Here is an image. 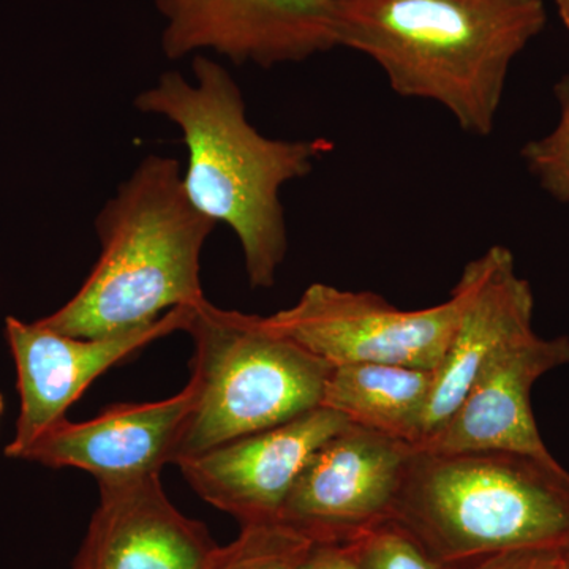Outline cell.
<instances>
[{
  "instance_id": "6da1fadb",
  "label": "cell",
  "mask_w": 569,
  "mask_h": 569,
  "mask_svg": "<svg viewBox=\"0 0 569 569\" xmlns=\"http://www.w3.org/2000/svg\"><path fill=\"white\" fill-rule=\"evenodd\" d=\"M192 70L194 82L164 71L138 93L134 107L181 130L189 156L182 174L187 197L198 211L234 231L250 284L271 288L288 250L280 192L312 173L331 142L264 137L247 119L241 88L223 66L197 54Z\"/></svg>"
},
{
  "instance_id": "7a4b0ae2",
  "label": "cell",
  "mask_w": 569,
  "mask_h": 569,
  "mask_svg": "<svg viewBox=\"0 0 569 569\" xmlns=\"http://www.w3.org/2000/svg\"><path fill=\"white\" fill-rule=\"evenodd\" d=\"M339 47L389 88L440 104L463 132L496 129L509 70L548 21L542 0H336Z\"/></svg>"
},
{
  "instance_id": "3957f363",
  "label": "cell",
  "mask_w": 569,
  "mask_h": 569,
  "mask_svg": "<svg viewBox=\"0 0 569 569\" xmlns=\"http://www.w3.org/2000/svg\"><path fill=\"white\" fill-rule=\"evenodd\" d=\"M216 222L183 190L181 163L148 156L96 219L100 257L78 293L37 323L71 337L151 325L203 301L201 252Z\"/></svg>"
},
{
  "instance_id": "277c9868",
  "label": "cell",
  "mask_w": 569,
  "mask_h": 569,
  "mask_svg": "<svg viewBox=\"0 0 569 569\" xmlns=\"http://www.w3.org/2000/svg\"><path fill=\"white\" fill-rule=\"evenodd\" d=\"M391 520L449 568L520 550L569 557V471L522 452L413 448Z\"/></svg>"
},
{
  "instance_id": "5b68a950",
  "label": "cell",
  "mask_w": 569,
  "mask_h": 569,
  "mask_svg": "<svg viewBox=\"0 0 569 569\" xmlns=\"http://www.w3.org/2000/svg\"><path fill=\"white\" fill-rule=\"evenodd\" d=\"M183 331L194 346L193 407L178 462L321 407L331 366L266 317L220 309L204 298L189 307Z\"/></svg>"
},
{
  "instance_id": "8992f818",
  "label": "cell",
  "mask_w": 569,
  "mask_h": 569,
  "mask_svg": "<svg viewBox=\"0 0 569 569\" xmlns=\"http://www.w3.org/2000/svg\"><path fill=\"white\" fill-rule=\"evenodd\" d=\"M458 313L452 295L441 305L402 310L372 291L312 283L295 306L266 321L331 367L396 365L436 370Z\"/></svg>"
},
{
  "instance_id": "52a82bcc",
  "label": "cell",
  "mask_w": 569,
  "mask_h": 569,
  "mask_svg": "<svg viewBox=\"0 0 569 569\" xmlns=\"http://www.w3.org/2000/svg\"><path fill=\"white\" fill-rule=\"evenodd\" d=\"M170 61L203 51L236 66L305 62L339 48L336 0H153Z\"/></svg>"
},
{
  "instance_id": "ba28073f",
  "label": "cell",
  "mask_w": 569,
  "mask_h": 569,
  "mask_svg": "<svg viewBox=\"0 0 569 569\" xmlns=\"http://www.w3.org/2000/svg\"><path fill=\"white\" fill-rule=\"evenodd\" d=\"M413 447L348 425L313 452L280 523L312 542H348L391 519Z\"/></svg>"
},
{
  "instance_id": "9c48e42d",
  "label": "cell",
  "mask_w": 569,
  "mask_h": 569,
  "mask_svg": "<svg viewBox=\"0 0 569 569\" xmlns=\"http://www.w3.org/2000/svg\"><path fill=\"white\" fill-rule=\"evenodd\" d=\"M189 307H176L151 325L102 337H71L39 323L7 317L6 336L18 373L20 417L6 456L21 459L26 449L51 426L102 373L153 340L183 331Z\"/></svg>"
},
{
  "instance_id": "30bf717a",
  "label": "cell",
  "mask_w": 569,
  "mask_h": 569,
  "mask_svg": "<svg viewBox=\"0 0 569 569\" xmlns=\"http://www.w3.org/2000/svg\"><path fill=\"white\" fill-rule=\"evenodd\" d=\"M347 419L317 407L282 425L234 438L179 460L183 477L204 501L241 527L279 522L296 479Z\"/></svg>"
},
{
  "instance_id": "8fae6325",
  "label": "cell",
  "mask_w": 569,
  "mask_h": 569,
  "mask_svg": "<svg viewBox=\"0 0 569 569\" xmlns=\"http://www.w3.org/2000/svg\"><path fill=\"white\" fill-rule=\"evenodd\" d=\"M451 295L458 299V321L433 370L432 395L417 448L445 426L498 351L535 332L533 291L516 271L515 254L507 247H490L467 263Z\"/></svg>"
},
{
  "instance_id": "7c38bea8",
  "label": "cell",
  "mask_w": 569,
  "mask_h": 569,
  "mask_svg": "<svg viewBox=\"0 0 569 569\" xmlns=\"http://www.w3.org/2000/svg\"><path fill=\"white\" fill-rule=\"evenodd\" d=\"M193 407L189 383L157 402L116 403L82 422L63 418L26 449L22 460L88 471L99 486L157 477L179 459Z\"/></svg>"
},
{
  "instance_id": "4fadbf2b",
  "label": "cell",
  "mask_w": 569,
  "mask_h": 569,
  "mask_svg": "<svg viewBox=\"0 0 569 569\" xmlns=\"http://www.w3.org/2000/svg\"><path fill=\"white\" fill-rule=\"evenodd\" d=\"M569 365V339L537 332L498 351L479 372L445 426L422 445L425 451H511L556 459L539 436L531 388L557 367Z\"/></svg>"
},
{
  "instance_id": "5bb4252c",
  "label": "cell",
  "mask_w": 569,
  "mask_h": 569,
  "mask_svg": "<svg viewBox=\"0 0 569 569\" xmlns=\"http://www.w3.org/2000/svg\"><path fill=\"white\" fill-rule=\"evenodd\" d=\"M99 490L69 569H209L220 546L203 522L171 503L160 475Z\"/></svg>"
},
{
  "instance_id": "9a60e30c",
  "label": "cell",
  "mask_w": 569,
  "mask_h": 569,
  "mask_svg": "<svg viewBox=\"0 0 569 569\" xmlns=\"http://www.w3.org/2000/svg\"><path fill=\"white\" fill-rule=\"evenodd\" d=\"M433 388V370L396 365L331 367L321 407L348 425L417 448Z\"/></svg>"
},
{
  "instance_id": "2e32d148",
  "label": "cell",
  "mask_w": 569,
  "mask_h": 569,
  "mask_svg": "<svg viewBox=\"0 0 569 569\" xmlns=\"http://www.w3.org/2000/svg\"><path fill=\"white\" fill-rule=\"evenodd\" d=\"M312 541L280 522L241 527L228 546H220L209 569H296Z\"/></svg>"
},
{
  "instance_id": "e0dca14e",
  "label": "cell",
  "mask_w": 569,
  "mask_h": 569,
  "mask_svg": "<svg viewBox=\"0 0 569 569\" xmlns=\"http://www.w3.org/2000/svg\"><path fill=\"white\" fill-rule=\"evenodd\" d=\"M361 569H455L440 563L403 530L388 519L347 542Z\"/></svg>"
},
{
  "instance_id": "ac0fdd59",
  "label": "cell",
  "mask_w": 569,
  "mask_h": 569,
  "mask_svg": "<svg viewBox=\"0 0 569 569\" xmlns=\"http://www.w3.org/2000/svg\"><path fill=\"white\" fill-rule=\"evenodd\" d=\"M560 118L545 137L530 141L522 157L542 189L569 203V74L557 86Z\"/></svg>"
},
{
  "instance_id": "d6986e66",
  "label": "cell",
  "mask_w": 569,
  "mask_h": 569,
  "mask_svg": "<svg viewBox=\"0 0 569 569\" xmlns=\"http://www.w3.org/2000/svg\"><path fill=\"white\" fill-rule=\"evenodd\" d=\"M455 569H568V556L549 550L500 553Z\"/></svg>"
},
{
  "instance_id": "ffe728a7",
  "label": "cell",
  "mask_w": 569,
  "mask_h": 569,
  "mask_svg": "<svg viewBox=\"0 0 569 569\" xmlns=\"http://www.w3.org/2000/svg\"><path fill=\"white\" fill-rule=\"evenodd\" d=\"M296 569H361L347 542H312Z\"/></svg>"
},
{
  "instance_id": "44dd1931",
  "label": "cell",
  "mask_w": 569,
  "mask_h": 569,
  "mask_svg": "<svg viewBox=\"0 0 569 569\" xmlns=\"http://www.w3.org/2000/svg\"><path fill=\"white\" fill-rule=\"evenodd\" d=\"M553 3H556L557 11H559L565 26L569 29V0H553Z\"/></svg>"
},
{
  "instance_id": "7402d4cb",
  "label": "cell",
  "mask_w": 569,
  "mask_h": 569,
  "mask_svg": "<svg viewBox=\"0 0 569 569\" xmlns=\"http://www.w3.org/2000/svg\"><path fill=\"white\" fill-rule=\"evenodd\" d=\"M2 411H3V399H2V396H0V417H2Z\"/></svg>"
},
{
  "instance_id": "603a6c76",
  "label": "cell",
  "mask_w": 569,
  "mask_h": 569,
  "mask_svg": "<svg viewBox=\"0 0 569 569\" xmlns=\"http://www.w3.org/2000/svg\"><path fill=\"white\" fill-rule=\"evenodd\" d=\"M568 569H569V557H568Z\"/></svg>"
}]
</instances>
